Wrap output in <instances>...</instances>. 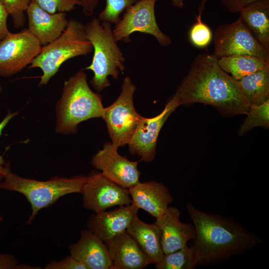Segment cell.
<instances>
[{"label":"cell","instance_id":"cell-9","mask_svg":"<svg viewBox=\"0 0 269 269\" xmlns=\"http://www.w3.org/2000/svg\"><path fill=\"white\" fill-rule=\"evenodd\" d=\"M157 0H138L126 9L122 18L113 29L116 41L128 42L134 32H140L154 36L163 46L172 42L171 39L163 33L158 27L155 14Z\"/></svg>","mask_w":269,"mask_h":269},{"label":"cell","instance_id":"cell-1","mask_svg":"<svg viewBox=\"0 0 269 269\" xmlns=\"http://www.w3.org/2000/svg\"><path fill=\"white\" fill-rule=\"evenodd\" d=\"M218 61L213 54H198L173 96L179 105H209L226 117L247 114L250 105L238 80L224 71Z\"/></svg>","mask_w":269,"mask_h":269},{"label":"cell","instance_id":"cell-25","mask_svg":"<svg viewBox=\"0 0 269 269\" xmlns=\"http://www.w3.org/2000/svg\"><path fill=\"white\" fill-rule=\"evenodd\" d=\"M238 131V135L242 136L256 127L269 128V100L258 106H251Z\"/></svg>","mask_w":269,"mask_h":269},{"label":"cell","instance_id":"cell-2","mask_svg":"<svg viewBox=\"0 0 269 269\" xmlns=\"http://www.w3.org/2000/svg\"><path fill=\"white\" fill-rule=\"evenodd\" d=\"M186 208L195 228V237L190 247L197 265L227 260L261 242V238L230 217L206 213L190 202Z\"/></svg>","mask_w":269,"mask_h":269},{"label":"cell","instance_id":"cell-36","mask_svg":"<svg viewBox=\"0 0 269 269\" xmlns=\"http://www.w3.org/2000/svg\"><path fill=\"white\" fill-rule=\"evenodd\" d=\"M208 0H201L198 8V15L201 16L202 12L204 10L206 4Z\"/></svg>","mask_w":269,"mask_h":269},{"label":"cell","instance_id":"cell-6","mask_svg":"<svg viewBox=\"0 0 269 269\" xmlns=\"http://www.w3.org/2000/svg\"><path fill=\"white\" fill-rule=\"evenodd\" d=\"M93 51L88 38L85 24L72 19L61 34L51 42L42 46L29 68H39L42 71L39 86L47 85L67 60L86 56Z\"/></svg>","mask_w":269,"mask_h":269},{"label":"cell","instance_id":"cell-10","mask_svg":"<svg viewBox=\"0 0 269 269\" xmlns=\"http://www.w3.org/2000/svg\"><path fill=\"white\" fill-rule=\"evenodd\" d=\"M42 47L28 29L10 32L0 41V76L8 77L20 72L31 63Z\"/></svg>","mask_w":269,"mask_h":269},{"label":"cell","instance_id":"cell-37","mask_svg":"<svg viewBox=\"0 0 269 269\" xmlns=\"http://www.w3.org/2000/svg\"><path fill=\"white\" fill-rule=\"evenodd\" d=\"M172 5L178 8H182L184 6V0H169Z\"/></svg>","mask_w":269,"mask_h":269},{"label":"cell","instance_id":"cell-5","mask_svg":"<svg viewBox=\"0 0 269 269\" xmlns=\"http://www.w3.org/2000/svg\"><path fill=\"white\" fill-rule=\"evenodd\" d=\"M85 26L94 51L92 62L85 69L93 72L90 84L100 92L110 86L109 76L117 79L120 72H124L125 58L110 22L94 18Z\"/></svg>","mask_w":269,"mask_h":269},{"label":"cell","instance_id":"cell-20","mask_svg":"<svg viewBox=\"0 0 269 269\" xmlns=\"http://www.w3.org/2000/svg\"><path fill=\"white\" fill-rule=\"evenodd\" d=\"M126 231L135 240L150 264L156 265L161 261L164 254L161 244V231L155 223H145L137 215Z\"/></svg>","mask_w":269,"mask_h":269},{"label":"cell","instance_id":"cell-30","mask_svg":"<svg viewBox=\"0 0 269 269\" xmlns=\"http://www.w3.org/2000/svg\"><path fill=\"white\" fill-rule=\"evenodd\" d=\"M46 269H87L81 262L78 261L71 255L59 261H52L46 265Z\"/></svg>","mask_w":269,"mask_h":269},{"label":"cell","instance_id":"cell-21","mask_svg":"<svg viewBox=\"0 0 269 269\" xmlns=\"http://www.w3.org/2000/svg\"><path fill=\"white\" fill-rule=\"evenodd\" d=\"M239 13L243 23L269 52V0H258Z\"/></svg>","mask_w":269,"mask_h":269},{"label":"cell","instance_id":"cell-23","mask_svg":"<svg viewBox=\"0 0 269 269\" xmlns=\"http://www.w3.org/2000/svg\"><path fill=\"white\" fill-rule=\"evenodd\" d=\"M220 67L237 80L257 71L269 68V63L246 55H232L218 59Z\"/></svg>","mask_w":269,"mask_h":269},{"label":"cell","instance_id":"cell-35","mask_svg":"<svg viewBox=\"0 0 269 269\" xmlns=\"http://www.w3.org/2000/svg\"><path fill=\"white\" fill-rule=\"evenodd\" d=\"M83 11L88 16L93 15L100 0H76Z\"/></svg>","mask_w":269,"mask_h":269},{"label":"cell","instance_id":"cell-31","mask_svg":"<svg viewBox=\"0 0 269 269\" xmlns=\"http://www.w3.org/2000/svg\"><path fill=\"white\" fill-rule=\"evenodd\" d=\"M258 0H222L221 4L231 13H238L243 8Z\"/></svg>","mask_w":269,"mask_h":269},{"label":"cell","instance_id":"cell-3","mask_svg":"<svg viewBox=\"0 0 269 269\" xmlns=\"http://www.w3.org/2000/svg\"><path fill=\"white\" fill-rule=\"evenodd\" d=\"M104 109L102 96L90 89L86 73L79 71L64 82L56 106L55 131L63 134H75L82 122L102 118Z\"/></svg>","mask_w":269,"mask_h":269},{"label":"cell","instance_id":"cell-32","mask_svg":"<svg viewBox=\"0 0 269 269\" xmlns=\"http://www.w3.org/2000/svg\"><path fill=\"white\" fill-rule=\"evenodd\" d=\"M17 114V112L11 113V111H8L7 115L0 123V136L1 135L3 129L6 127L9 121ZM5 164L6 162L4 160L3 156L0 155V183L4 179L5 171Z\"/></svg>","mask_w":269,"mask_h":269},{"label":"cell","instance_id":"cell-18","mask_svg":"<svg viewBox=\"0 0 269 269\" xmlns=\"http://www.w3.org/2000/svg\"><path fill=\"white\" fill-rule=\"evenodd\" d=\"M28 30L45 45L59 37L68 25L66 12L50 13L30 2L26 11Z\"/></svg>","mask_w":269,"mask_h":269},{"label":"cell","instance_id":"cell-13","mask_svg":"<svg viewBox=\"0 0 269 269\" xmlns=\"http://www.w3.org/2000/svg\"><path fill=\"white\" fill-rule=\"evenodd\" d=\"M118 148L111 142H106L103 148L93 155L92 165L106 177L126 188H129L139 181L140 171L137 165L140 161H132L118 153Z\"/></svg>","mask_w":269,"mask_h":269},{"label":"cell","instance_id":"cell-24","mask_svg":"<svg viewBox=\"0 0 269 269\" xmlns=\"http://www.w3.org/2000/svg\"><path fill=\"white\" fill-rule=\"evenodd\" d=\"M198 265L192 248L187 245L164 255L161 261L155 265L156 269H193Z\"/></svg>","mask_w":269,"mask_h":269},{"label":"cell","instance_id":"cell-16","mask_svg":"<svg viewBox=\"0 0 269 269\" xmlns=\"http://www.w3.org/2000/svg\"><path fill=\"white\" fill-rule=\"evenodd\" d=\"M180 215L181 212L177 207L169 206L166 212L156 219L155 223L161 231L164 255L180 249L195 237L193 224L181 222Z\"/></svg>","mask_w":269,"mask_h":269},{"label":"cell","instance_id":"cell-27","mask_svg":"<svg viewBox=\"0 0 269 269\" xmlns=\"http://www.w3.org/2000/svg\"><path fill=\"white\" fill-rule=\"evenodd\" d=\"M196 22L191 27L189 31V39L196 47H206L212 39V33L208 25L202 21L201 16L196 15Z\"/></svg>","mask_w":269,"mask_h":269},{"label":"cell","instance_id":"cell-29","mask_svg":"<svg viewBox=\"0 0 269 269\" xmlns=\"http://www.w3.org/2000/svg\"><path fill=\"white\" fill-rule=\"evenodd\" d=\"M30 2L50 13L69 12L79 5L76 0H30Z\"/></svg>","mask_w":269,"mask_h":269},{"label":"cell","instance_id":"cell-11","mask_svg":"<svg viewBox=\"0 0 269 269\" xmlns=\"http://www.w3.org/2000/svg\"><path fill=\"white\" fill-rule=\"evenodd\" d=\"M81 193L83 208L95 213L132 204L129 189L112 181L102 172L92 171L87 175Z\"/></svg>","mask_w":269,"mask_h":269},{"label":"cell","instance_id":"cell-17","mask_svg":"<svg viewBox=\"0 0 269 269\" xmlns=\"http://www.w3.org/2000/svg\"><path fill=\"white\" fill-rule=\"evenodd\" d=\"M69 250L87 269H115L105 243L89 229L81 231L79 240L70 245Z\"/></svg>","mask_w":269,"mask_h":269},{"label":"cell","instance_id":"cell-14","mask_svg":"<svg viewBox=\"0 0 269 269\" xmlns=\"http://www.w3.org/2000/svg\"><path fill=\"white\" fill-rule=\"evenodd\" d=\"M138 210L131 204L112 211L94 213L88 220V229L105 242L125 232L137 215Z\"/></svg>","mask_w":269,"mask_h":269},{"label":"cell","instance_id":"cell-4","mask_svg":"<svg viewBox=\"0 0 269 269\" xmlns=\"http://www.w3.org/2000/svg\"><path fill=\"white\" fill-rule=\"evenodd\" d=\"M87 179V175L83 174L69 178L54 176L46 181L24 178L11 171L8 161L0 188L17 192L26 197L31 205V214L27 221L30 224L40 210L53 205L61 197L81 193Z\"/></svg>","mask_w":269,"mask_h":269},{"label":"cell","instance_id":"cell-7","mask_svg":"<svg viewBox=\"0 0 269 269\" xmlns=\"http://www.w3.org/2000/svg\"><path fill=\"white\" fill-rule=\"evenodd\" d=\"M121 89L116 100L105 108L102 117L111 143L117 148L128 144L143 118L134 108L133 98L136 86L129 76L124 78Z\"/></svg>","mask_w":269,"mask_h":269},{"label":"cell","instance_id":"cell-19","mask_svg":"<svg viewBox=\"0 0 269 269\" xmlns=\"http://www.w3.org/2000/svg\"><path fill=\"white\" fill-rule=\"evenodd\" d=\"M104 243L115 269H142L150 264L126 231Z\"/></svg>","mask_w":269,"mask_h":269},{"label":"cell","instance_id":"cell-12","mask_svg":"<svg viewBox=\"0 0 269 269\" xmlns=\"http://www.w3.org/2000/svg\"><path fill=\"white\" fill-rule=\"evenodd\" d=\"M179 106L178 100L173 96L158 115L142 118L128 143L131 154L137 155L140 157V161L145 162L154 159L159 132L169 116Z\"/></svg>","mask_w":269,"mask_h":269},{"label":"cell","instance_id":"cell-38","mask_svg":"<svg viewBox=\"0 0 269 269\" xmlns=\"http://www.w3.org/2000/svg\"><path fill=\"white\" fill-rule=\"evenodd\" d=\"M2 91V87L0 84V93H1Z\"/></svg>","mask_w":269,"mask_h":269},{"label":"cell","instance_id":"cell-8","mask_svg":"<svg viewBox=\"0 0 269 269\" xmlns=\"http://www.w3.org/2000/svg\"><path fill=\"white\" fill-rule=\"evenodd\" d=\"M213 54L217 58L246 55L269 63V52L257 40L240 18L215 29Z\"/></svg>","mask_w":269,"mask_h":269},{"label":"cell","instance_id":"cell-15","mask_svg":"<svg viewBox=\"0 0 269 269\" xmlns=\"http://www.w3.org/2000/svg\"><path fill=\"white\" fill-rule=\"evenodd\" d=\"M133 204L156 219L167 211L173 198L168 188L161 182L150 181L138 182L129 188Z\"/></svg>","mask_w":269,"mask_h":269},{"label":"cell","instance_id":"cell-33","mask_svg":"<svg viewBox=\"0 0 269 269\" xmlns=\"http://www.w3.org/2000/svg\"><path fill=\"white\" fill-rule=\"evenodd\" d=\"M8 15V11L0 2V41L10 33L7 25V19Z\"/></svg>","mask_w":269,"mask_h":269},{"label":"cell","instance_id":"cell-22","mask_svg":"<svg viewBox=\"0 0 269 269\" xmlns=\"http://www.w3.org/2000/svg\"><path fill=\"white\" fill-rule=\"evenodd\" d=\"M238 81L250 106L260 105L269 100V68L255 72Z\"/></svg>","mask_w":269,"mask_h":269},{"label":"cell","instance_id":"cell-28","mask_svg":"<svg viewBox=\"0 0 269 269\" xmlns=\"http://www.w3.org/2000/svg\"><path fill=\"white\" fill-rule=\"evenodd\" d=\"M12 18L13 26L16 28L23 26L25 17L24 12L30 3V0H0Z\"/></svg>","mask_w":269,"mask_h":269},{"label":"cell","instance_id":"cell-26","mask_svg":"<svg viewBox=\"0 0 269 269\" xmlns=\"http://www.w3.org/2000/svg\"><path fill=\"white\" fill-rule=\"evenodd\" d=\"M138 0H106V6L99 15V19L116 24L120 21L124 10Z\"/></svg>","mask_w":269,"mask_h":269},{"label":"cell","instance_id":"cell-39","mask_svg":"<svg viewBox=\"0 0 269 269\" xmlns=\"http://www.w3.org/2000/svg\"><path fill=\"white\" fill-rule=\"evenodd\" d=\"M3 220V218L1 215L0 214V222H1Z\"/></svg>","mask_w":269,"mask_h":269},{"label":"cell","instance_id":"cell-34","mask_svg":"<svg viewBox=\"0 0 269 269\" xmlns=\"http://www.w3.org/2000/svg\"><path fill=\"white\" fill-rule=\"evenodd\" d=\"M18 260L10 254H0V269H18Z\"/></svg>","mask_w":269,"mask_h":269}]
</instances>
